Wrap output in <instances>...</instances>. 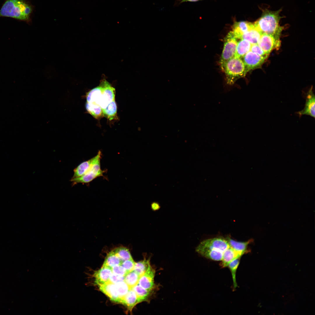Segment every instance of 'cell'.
I'll return each mask as SVG.
<instances>
[{
	"label": "cell",
	"instance_id": "6da1fadb",
	"mask_svg": "<svg viewBox=\"0 0 315 315\" xmlns=\"http://www.w3.org/2000/svg\"><path fill=\"white\" fill-rule=\"evenodd\" d=\"M280 12L281 10L276 11L263 10L261 16L254 23V26L262 34L280 37L284 28L279 25L280 20L282 18L280 15Z\"/></svg>",
	"mask_w": 315,
	"mask_h": 315
},
{
	"label": "cell",
	"instance_id": "7a4b0ae2",
	"mask_svg": "<svg viewBox=\"0 0 315 315\" xmlns=\"http://www.w3.org/2000/svg\"><path fill=\"white\" fill-rule=\"evenodd\" d=\"M115 89L105 79H103L99 86L87 93L86 102L97 105L103 110L115 100Z\"/></svg>",
	"mask_w": 315,
	"mask_h": 315
},
{
	"label": "cell",
	"instance_id": "3957f363",
	"mask_svg": "<svg viewBox=\"0 0 315 315\" xmlns=\"http://www.w3.org/2000/svg\"><path fill=\"white\" fill-rule=\"evenodd\" d=\"M32 11L31 6L23 0H7L0 10V17H6L29 22Z\"/></svg>",
	"mask_w": 315,
	"mask_h": 315
},
{
	"label": "cell",
	"instance_id": "277c9868",
	"mask_svg": "<svg viewBox=\"0 0 315 315\" xmlns=\"http://www.w3.org/2000/svg\"><path fill=\"white\" fill-rule=\"evenodd\" d=\"M221 67L225 74L226 84L229 86L233 85L238 79L246 75L244 64L240 58L234 57Z\"/></svg>",
	"mask_w": 315,
	"mask_h": 315
},
{
	"label": "cell",
	"instance_id": "5b68a950",
	"mask_svg": "<svg viewBox=\"0 0 315 315\" xmlns=\"http://www.w3.org/2000/svg\"><path fill=\"white\" fill-rule=\"evenodd\" d=\"M101 152L99 151L94 156L92 164L88 172L83 175L77 178H71L70 181L73 184L78 183H86L92 181L95 178L102 176L104 173L100 166Z\"/></svg>",
	"mask_w": 315,
	"mask_h": 315
},
{
	"label": "cell",
	"instance_id": "8992f818",
	"mask_svg": "<svg viewBox=\"0 0 315 315\" xmlns=\"http://www.w3.org/2000/svg\"><path fill=\"white\" fill-rule=\"evenodd\" d=\"M233 32L230 31L224 38V43L220 61V66L235 56L237 41Z\"/></svg>",
	"mask_w": 315,
	"mask_h": 315
},
{
	"label": "cell",
	"instance_id": "52a82bcc",
	"mask_svg": "<svg viewBox=\"0 0 315 315\" xmlns=\"http://www.w3.org/2000/svg\"><path fill=\"white\" fill-rule=\"evenodd\" d=\"M257 44L266 54L269 55L273 50L279 48L281 45L280 37L263 33Z\"/></svg>",
	"mask_w": 315,
	"mask_h": 315
},
{
	"label": "cell",
	"instance_id": "ba28073f",
	"mask_svg": "<svg viewBox=\"0 0 315 315\" xmlns=\"http://www.w3.org/2000/svg\"><path fill=\"white\" fill-rule=\"evenodd\" d=\"M267 58L251 51L248 52L241 59L244 65L246 74L251 70L261 68Z\"/></svg>",
	"mask_w": 315,
	"mask_h": 315
},
{
	"label": "cell",
	"instance_id": "9c48e42d",
	"mask_svg": "<svg viewBox=\"0 0 315 315\" xmlns=\"http://www.w3.org/2000/svg\"><path fill=\"white\" fill-rule=\"evenodd\" d=\"M306 102L304 109L296 112L300 117L303 115L310 116L315 118V97L312 86L305 95Z\"/></svg>",
	"mask_w": 315,
	"mask_h": 315
},
{
	"label": "cell",
	"instance_id": "30bf717a",
	"mask_svg": "<svg viewBox=\"0 0 315 315\" xmlns=\"http://www.w3.org/2000/svg\"><path fill=\"white\" fill-rule=\"evenodd\" d=\"M155 270L150 265L146 272L140 277L138 284L149 291H154L155 288L154 277Z\"/></svg>",
	"mask_w": 315,
	"mask_h": 315
},
{
	"label": "cell",
	"instance_id": "8fae6325",
	"mask_svg": "<svg viewBox=\"0 0 315 315\" xmlns=\"http://www.w3.org/2000/svg\"><path fill=\"white\" fill-rule=\"evenodd\" d=\"M200 244L212 250L222 252L230 246L227 240L221 238H214L202 241Z\"/></svg>",
	"mask_w": 315,
	"mask_h": 315
},
{
	"label": "cell",
	"instance_id": "7c38bea8",
	"mask_svg": "<svg viewBox=\"0 0 315 315\" xmlns=\"http://www.w3.org/2000/svg\"><path fill=\"white\" fill-rule=\"evenodd\" d=\"M196 251L207 258L216 261L222 260L223 252L216 250H211L199 245L196 249Z\"/></svg>",
	"mask_w": 315,
	"mask_h": 315
},
{
	"label": "cell",
	"instance_id": "4fadbf2b",
	"mask_svg": "<svg viewBox=\"0 0 315 315\" xmlns=\"http://www.w3.org/2000/svg\"><path fill=\"white\" fill-rule=\"evenodd\" d=\"M254 27V23L246 21H241L235 23L233 26V32L237 39H240L242 35Z\"/></svg>",
	"mask_w": 315,
	"mask_h": 315
},
{
	"label": "cell",
	"instance_id": "5bb4252c",
	"mask_svg": "<svg viewBox=\"0 0 315 315\" xmlns=\"http://www.w3.org/2000/svg\"><path fill=\"white\" fill-rule=\"evenodd\" d=\"M98 286L100 290L108 297L111 300L117 302L118 295L114 284L107 281Z\"/></svg>",
	"mask_w": 315,
	"mask_h": 315
},
{
	"label": "cell",
	"instance_id": "9a60e30c",
	"mask_svg": "<svg viewBox=\"0 0 315 315\" xmlns=\"http://www.w3.org/2000/svg\"><path fill=\"white\" fill-rule=\"evenodd\" d=\"M112 273L111 268L102 266L94 274L95 283L98 286L104 284L108 281Z\"/></svg>",
	"mask_w": 315,
	"mask_h": 315
},
{
	"label": "cell",
	"instance_id": "2e32d148",
	"mask_svg": "<svg viewBox=\"0 0 315 315\" xmlns=\"http://www.w3.org/2000/svg\"><path fill=\"white\" fill-rule=\"evenodd\" d=\"M242 255L230 246L223 252L221 266L222 267H228V264L234 259L241 257Z\"/></svg>",
	"mask_w": 315,
	"mask_h": 315
},
{
	"label": "cell",
	"instance_id": "e0dca14e",
	"mask_svg": "<svg viewBox=\"0 0 315 315\" xmlns=\"http://www.w3.org/2000/svg\"><path fill=\"white\" fill-rule=\"evenodd\" d=\"M262 34L254 26L248 31L243 34L240 39L249 41L252 45L258 44Z\"/></svg>",
	"mask_w": 315,
	"mask_h": 315
},
{
	"label": "cell",
	"instance_id": "ac0fdd59",
	"mask_svg": "<svg viewBox=\"0 0 315 315\" xmlns=\"http://www.w3.org/2000/svg\"><path fill=\"white\" fill-rule=\"evenodd\" d=\"M94 159V157L81 163L74 168V175L71 178L80 177L85 174L91 167Z\"/></svg>",
	"mask_w": 315,
	"mask_h": 315
},
{
	"label": "cell",
	"instance_id": "d6986e66",
	"mask_svg": "<svg viewBox=\"0 0 315 315\" xmlns=\"http://www.w3.org/2000/svg\"><path fill=\"white\" fill-rule=\"evenodd\" d=\"M251 45L252 44L248 41L240 39L237 41L235 57L242 59L246 54L250 51Z\"/></svg>",
	"mask_w": 315,
	"mask_h": 315
},
{
	"label": "cell",
	"instance_id": "ffe728a7",
	"mask_svg": "<svg viewBox=\"0 0 315 315\" xmlns=\"http://www.w3.org/2000/svg\"><path fill=\"white\" fill-rule=\"evenodd\" d=\"M139 298L133 290L129 291L126 294L121 303L126 306L130 311L137 304L140 303Z\"/></svg>",
	"mask_w": 315,
	"mask_h": 315
},
{
	"label": "cell",
	"instance_id": "44dd1931",
	"mask_svg": "<svg viewBox=\"0 0 315 315\" xmlns=\"http://www.w3.org/2000/svg\"><path fill=\"white\" fill-rule=\"evenodd\" d=\"M139 298L140 302L149 301L154 291H149L144 288L138 284L133 288Z\"/></svg>",
	"mask_w": 315,
	"mask_h": 315
},
{
	"label": "cell",
	"instance_id": "7402d4cb",
	"mask_svg": "<svg viewBox=\"0 0 315 315\" xmlns=\"http://www.w3.org/2000/svg\"><path fill=\"white\" fill-rule=\"evenodd\" d=\"M227 240L230 247L242 255L247 252V246L252 241V240H250L246 242H241L235 241L230 238H228Z\"/></svg>",
	"mask_w": 315,
	"mask_h": 315
},
{
	"label": "cell",
	"instance_id": "603a6c76",
	"mask_svg": "<svg viewBox=\"0 0 315 315\" xmlns=\"http://www.w3.org/2000/svg\"><path fill=\"white\" fill-rule=\"evenodd\" d=\"M117 106L115 100L109 103L106 107L103 110L104 116L109 120L117 119Z\"/></svg>",
	"mask_w": 315,
	"mask_h": 315
},
{
	"label": "cell",
	"instance_id": "cb8c5ba5",
	"mask_svg": "<svg viewBox=\"0 0 315 315\" xmlns=\"http://www.w3.org/2000/svg\"><path fill=\"white\" fill-rule=\"evenodd\" d=\"M140 276L133 270L127 273L124 276L123 281L128 286L130 290H132L133 288L138 284Z\"/></svg>",
	"mask_w": 315,
	"mask_h": 315
},
{
	"label": "cell",
	"instance_id": "d4e9b609",
	"mask_svg": "<svg viewBox=\"0 0 315 315\" xmlns=\"http://www.w3.org/2000/svg\"><path fill=\"white\" fill-rule=\"evenodd\" d=\"M122 262L119 258L112 250L108 254L102 266L111 269L114 266L120 265Z\"/></svg>",
	"mask_w": 315,
	"mask_h": 315
},
{
	"label": "cell",
	"instance_id": "484cf974",
	"mask_svg": "<svg viewBox=\"0 0 315 315\" xmlns=\"http://www.w3.org/2000/svg\"><path fill=\"white\" fill-rule=\"evenodd\" d=\"M85 107L88 112L95 118L98 119L104 116L103 110L99 106L86 102Z\"/></svg>",
	"mask_w": 315,
	"mask_h": 315
},
{
	"label": "cell",
	"instance_id": "4316f807",
	"mask_svg": "<svg viewBox=\"0 0 315 315\" xmlns=\"http://www.w3.org/2000/svg\"><path fill=\"white\" fill-rule=\"evenodd\" d=\"M150 265V258L144 259L135 262L133 270L141 276L146 272Z\"/></svg>",
	"mask_w": 315,
	"mask_h": 315
},
{
	"label": "cell",
	"instance_id": "83f0119b",
	"mask_svg": "<svg viewBox=\"0 0 315 315\" xmlns=\"http://www.w3.org/2000/svg\"><path fill=\"white\" fill-rule=\"evenodd\" d=\"M113 250L122 262L132 258L129 250L125 247H118Z\"/></svg>",
	"mask_w": 315,
	"mask_h": 315
},
{
	"label": "cell",
	"instance_id": "f1b7e54d",
	"mask_svg": "<svg viewBox=\"0 0 315 315\" xmlns=\"http://www.w3.org/2000/svg\"><path fill=\"white\" fill-rule=\"evenodd\" d=\"M241 257H239L234 259L230 262L228 266L232 274L234 288L238 287L236 280V272L240 262Z\"/></svg>",
	"mask_w": 315,
	"mask_h": 315
},
{
	"label": "cell",
	"instance_id": "f546056e",
	"mask_svg": "<svg viewBox=\"0 0 315 315\" xmlns=\"http://www.w3.org/2000/svg\"><path fill=\"white\" fill-rule=\"evenodd\" d=\"M135 263L132 258L123 261L120 265L128 272L133 270Z\"/></svg>",
	"mask_w": 315,
	"mask_h": 315
},
{
	"label": "cell",
	"instance_id": "4dcf8cb0",
	"mask_svg": "<svg viewBox=\"0 0 315 315\" xmlns=\"http://www.w3.org/2000/svg\"><path fill=\"white\" fill-rule=\"evenodd\" d=\"M111 269L113 273L118 275L124 276L128 273L121 265L114 266Z\"/></svg>",
	"mask_w": 315,
	"mask_h": 315
},
{
	"label": "cell",
	"instance_id": "1f68e13d",
	"mask_svg": "<svg viewBox=\"0 0 315 315\" xmlns=\"http://www.w3.org/2000/svg\"><path fill=\"white\" fill-rule=\"evenodd\" d=\"M250 51L263 57H267L269 55L266 54L257 44L252 45Z\"/></svg>",
	"mask_w": 315,
	"mask_h": 315
},
{
	"label": "cell",
	"instance_id": "d6a6232c",
	"mask_svg": "<svg viewBox=\"0 0 315 315\" xmlns=\"http://www.w3.org/2000/svg\"><path fill=\"white\" fill-rule=\"evenodd\" d=\"M124 276H121L116 274L112 272L108 282L113 283H116L124 280Z\"/></svg>",
	"mask_w": 315,
	"mask_h": 315
},
{
	"label": "cell",
	"instance_id": "836d02e7",
	"mask_svg": "<svg viewBox=\"0 0 315 315\" xmlns=\"http://www.w3.org/2000/svg\"><path fill=\"white\" fill-rule=\"evenodd\" d=\"M159 204L156 202H153L151 204V209L154 211L159 210L160 208Z\"/></svg>",
	"mask_w": 315,
	"mask_h": 315
},
{
	"label": "cell",
	"instance_id": "e575fe53",
	"mask_svg": "<svg viewBox=\"0 0 315 315\" xmlns=\"http://www.w3.org/2000/svg\"><path fill=\"white\" fill-rule=\"evenodd\" d=\"M198 0H182L181 1V2H181V3H183V2H187V1L195 2V1H198Z\"/></svg>",
	"mask_w": 315,
	"mask_h": 315
}]
</instances>
